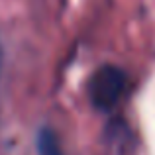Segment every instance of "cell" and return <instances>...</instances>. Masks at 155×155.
I'll use <instances>...</instances> for the list:
<instances>
[{
	"instance_id": "obj_1",
	"label": "cell",
	"mask_w": 155,
	"mask_h": 155,
	"mask_svg": "<svg viewBox=\"0 0 155 155\" xmlns=\"http://www.w3.org/2000/svg\"><path fill=\"white\" fill-rule=\"evenodd\" d=\"M128 84V77L116 65H102L91 75L87 84L88 100L96 110L108 112L120 102Z\"/></svg>"
},
{
	"instance_id": "obj_2",
	"label": "cell",
	"mask_w": 155,
	"mask_h": 155,
	"mask_svg": "<svg viewBox=\"0 0 155 155\" xmlns=\"http://www.w3.org/2000/svg\"><path fill=\"white\" fill-rule=\"evenodd\" d=\"M35 151L38 155H63L57 134L49 126H41L35 134Z\"/></svg>"
},
{
	"instance_id": "obj_3",
	"label": "cell",
	"mask_w": 155,
	"mask_h": 155,
	"mask_svg": "<svg viewBox=\"0 0 155 155\" xmlns=\"http://www.w3.org/2000/svg\"><path fill=\"white\" fill-rule=\"evenodd\" d=\"M0 69H2V47H0Z\"/></svg>"
}]
</instances>
